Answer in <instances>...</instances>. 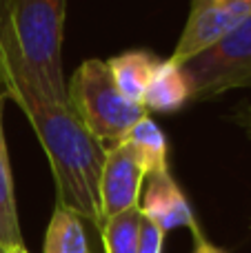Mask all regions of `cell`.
<instances>
[{
  "instance_id": "6da1fadb",
  "label": "cell",
  "mask_w": 251,
  "mask_h": 253,
  "mask_svg": "<svg viewBox=\"0 0 251 253\" xmlns=\"http://www.w3.org/2000/svg\"><path fill=\"white\" fill-rule=\"evenodd\" d=\"M0 98L16 102L34 126L49 158L58 207L89 220L100 231V175L107 149L78 123L69 105L49 102L18 89L2 91Z\"/></svg>"
},
{
  "instance_id": "7a4b0ae2",
  "label": "cell",
  "mask_w": 251,
  "mask_h": 253,
  "mask_svg": "<svg viewBox=\"0 0 251 253\" xmlns=\"http://www.w3.org/2000/svg\"><path fill=\"white\" fill-rule=\"evenodd\" d=\"M65 0H0V93L27 91L67 102L62 78Z\"/></svg>"
},
{
  "instance_id": "3957f363",
  "label": "cell",
  "mask_w": 251,
  "mask_h": 253,
  "mask_svg": "<svg viewBox=\"0 0 251 253\" xmlns=\"http://www.w3.org/2000/svg\"><path fill=\"white\" fill-rule=\"evenodd\" d=\"M67 102L78 123L107 151L125 142L133 125L147 116L142 107L118 91L107 62L98 58H89L78 67L67 87Z\"/></svg>"
},
{
  "instance_id": "277c9868",
  "label": "cell",
  "mask_w": 251,
  "mask_h": 253,
  "mask_svg": "<svg viewBox=\"0 0 251 253\" xmlns=\"http://www.w3.org/2000/svg\"><path fill=\"white\" fill-rule=\"evenodd\" d=\"M180 69L189 84V100H209L229 89L251 87V16Z\"/></svg>"
},
{
  "instance_id": "5b68a950",
  "label": "cell",
  "mask_w": 251,
  "mask_h": 253,
  "mask_svg": "<svg viewBox=\"0 0 251 253\" xmlns=\"http://www.w3.org/2000/svg\"><path fill=\"white\" fill-rule=\"evenodd\" d=\"M251 16V0H194L187 25L169 62L185 65L218 44Z\"/></svg>"
},
{
  "instance_id": "8992f818",
  "label": "cell",
  "mask_w": 251,
  "mask_h": 253,
  "mask_svg": "<svg viewBox=\"0 0 251 253\" xmlns=\"http://www.w3.org/2000/svg\"><path fill=\"white\" fill-rule=\"evenodd\" d=\"M145 180V171L138 165L133 149L129 142H120L109 149L105 158L100 175V215L102 222L107 218L136 209L140 202V187Z\"/></svg>"
},
{
  "instance_id": "52a82bcc",
  "label": "cell",
  "mask_w": 251,
  "mask_h": 253,
  "mask_svg": "<svg viewBox=\"0 0 251 253\" xmlns=\"http://www.w3.org/2000/svg\"><path fill=\"white\" fill-rule=\"evenodd\" d=\"M145 178V193H142V200L138 202L142 215L149 218L163 233L173 231L178 227H189L194 231L198 227L194 220V211L176 180L171 178L169 169L156 171Z\"/></svg>"
},
{
  "instance_id": "ba28073f",
  "label": "cell",
  "mask_w": 251,
  "mask_h": 253,
  "mask_svg": "<svg viewBox=\"0 0 251 253\" xmlns=\"http://www.w3.org/2000/svg\"><path fill=\"white\" fill-rule=\"evenodd\" d=\"M189 100V84L178 65L169 60H160L147 84L142 109L158 111V114H173Z\"/></svg>"
},
{
  "instance_id": "9c48e42d",
  "label": "cell",
  "mask_w": 251,
  "mask_h": 253,
  "mask_svg": "<svg viewBox=\"0 0 251 253\" xmlns=\"http://www.w3.org/2000/svg\"><path fill=\"white\" fill-rule=\"evenodd\" d=\"M158 58L151 51L138 49V51H125L120 56L111 58L107 62L114 83L118 87V91L127 98L129 102L142 107V98H145L147 84L151 80V74L158 67Z\"/></svg>"
},
{
  "instance_id": "30bf717a",
  "label": "cell",
  "mask_w": 251,
  "mask_h": 253,
  "mask_svg": "<svg viewBox=\"0 0 251 253\" xmlns=\"http://www.w3.org/2000/svg\"><path fill=\"white\" fill-rule=\"evenodd\" d=\"M16 247H25V242H22L16 198H13V180L2 129V98H0V251L4 253Z\"/></svg>"
},
{
  "instance_id": "8fae6325",
  "label": "cell",
  "mask_w": 251,
  "mask_h": 253,
  "mask_svg": "<svg viewBox=\"0 0 251 253\" xmlns=\"http://www.w3.org/2000/svg\"><path fill=\"white\" fill-rule=\"evenodd\" d=\"M129 147L133 149V156H136L138 165L142 167L145 175L156 173V171H167V138L165 133L160 131V126L145 116L140 118L133 129L129 131L127 140Z\"/></svg>"
},
{
  "instance_id": "7c38bea8",
  "label": "cell",
  "mask_w": 251,
  "mask_h": 253,
  "mask_svg": "<svg viewBox=\"0 0 251 253\" xmlns=\"http://www.w3.org/2000/svg\"><path fill=\"white\" fill-rule=\"evenodd\" d=\"M44 253H89V242L80 218L56 207L44 236Z\"/></svg>"
},
{
  "instance_id": "4fadbf2b",
  "label": "cell",
  "mask_w": 251,
  "mask_h": 253,
  "mask_svg": "<svg viewBox=\"0 0 251 253\" xmlns=\"http://www.w3.org/2000/svg\"><path fill=\"white\" fill-rule=\"evenodd\" d=\"M140 207L123 211V213L107 218L102 222V242L105 253H138V238H140Z\"/></svg>"
},
{
  "instance_id": "5bb4252c",
  "label": "cell",
  "mask_w": 251,
  "mask_h": 253,
  "mask_svg": "<svg viewBox=\"0 0 251 253\" xmlns=\"http://www.w3.org/2000/svg\"><path fill=\"white\" fill-rule=\"evenodd\" d=\"M165 233L142 215L140 220V238H138V253H163Z\"/></svg>"
},
{
  "instance_id": "9a60e30c",
  "label": "cell",
  "mask_w": 251,
  "mask_h": 253,
  "mask_svg": "<svg viewBox=\"0 0 251 253\" xmlns=\"http://www.w3.org/2000/svg\"><path fill=\"white\" fill-rule=\"evenodd\" d=\"M234 120H236V125H238L240 129H243L245 133L251 138V105L249 102H243V105L236 109Z\"/></svg>"
},
{
  "instance_id": "2e32d148",
  "label": "cell",
  "mask_w": 251,
  "mask_h": 253,
  "mask_svg": "<svg viewBox=\"0 0 251 253\" xmlns=\"http://www.w3.org/2000/svg\"><path fill=\"white\" fill-rule=\"evenodd\" d=\"M194 238H196V245H194V253H225L222 249H218L216 245H211V242L207 240V238L200 233V229L196 227L194 229Z\"/></svg>"
},
{
  "instance_id": "e0dca14e",
  "label": "cell",
  "mask_w": 251,
  "mask_h": 253,
  "mask_svg": "<svg viewBox=\"0 0 251 253\" xmlns=\"http://www.w3.org/2000/svg\"><path fill=\"white\" fill-rule=\"evenodd\" d=\"M4 253H29L25 249V247H16V249H9V251H4Z\"/></svg>"
},
{
  "instance_id": "ac0fdd59",
  "label": "cell",
  "mask_w": 251,
  "mask_h": 253,
  "mask_svg": "<svg viewBox=\"0 0 251 253\" xmlns=\"http://www.w3.org/2000/svg\"><path fill=\"white\" fill-rule=\"evenodd\" d=\"M0 253H2V251H0Z\"/></svg>"
}]
</instances>
